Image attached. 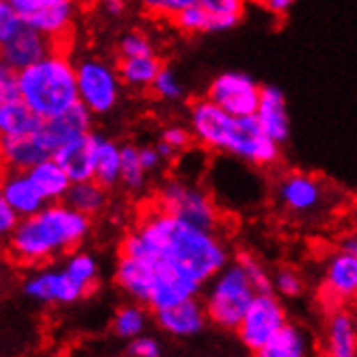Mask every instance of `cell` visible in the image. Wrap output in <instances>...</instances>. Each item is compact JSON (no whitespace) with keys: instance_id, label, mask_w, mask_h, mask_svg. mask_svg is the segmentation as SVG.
I'll return each mask as SVG.
<instances>
[{"instance_id":"6da1fadb","label":"cell","mask_w":357,"mask_h":357,"mask_svg":"<svg viewBox=\"0 0 357 357\" xmlns=\"http://www.w3.org/2000/svg\"><path fill=\"white\" fill-rule=\"evenodd\" d=\"M119 254L158 260L202 286L232 260V249L221 232L186 223L156 204L139 215L135 227L121 238Z\"/></svg>"},{"instance_id":"7a4b0ae2","label":"cell","mask_w":357,"mask_h":357,"mask_svg":"<svg viewBox=\"0 0 357 357\" xmlns=\"http://www.w3.org/2000/svg\"><path fill=\"white\" fill-rule=\"evenodd\" d=\"M91 229V217L78 213L66 202H48L35 215L17 219L5 241V251L17 266H44L78 249L89 238Z\"/></svg>"},{"instance_id":"3957f363","label":"cell","mask_w":357,"mask_h":357,"mask_svg":"<svg viewBox=\"0 0 357 357\" xmlns=\"http://www.w3.org/2000/svg\"><path fill=\"white\" fill-rule=\"evenodd\" d=\"M17 98L41 119H50L78 102L76 66L68 46H59L44 59L17 72Z\"/></svg>"},{"instance_id":"277c9868","label":"cell","mask_w":357,"mask_h":357,"mask_svg":"<svg viewBox=\"0 0 357 357\" xmlns=\"http://www.w3.org/2000/svg\"><path fill=\"white\" fill-rule=\"evenodd\" d=\"M204 286L202 303L208 323L223 331H234L243 312L256 295V288L247 278L243 264L238 260H229Z\"/></svg>"},{"instance_id":"5b68a950","label":"cell","mask_w":357,"mask_h":357,"mask_svg":"<svg viewBox=\"0 0 357 357\" xmlns=\"http://www.w3.org/2000/svg\"><path fill=\"white\" fill-rule=\"evenodd\" d=\"M154 204L186 223L197 225L202 229L219 232L223 225V210L219 208L213 193L204 186L186 180V178H169L154 197Z\"/></svg>"},{"instance_id":"8992f818","label":"cell","mask_w":357,"mask_h":357,"mask_svg":"<svg viewBox=\"0 0 357 357\" xmlns=\"http://www.w3.org/2000/svg\"><path fill=\"white\" fill-rule=\"evenodd\" d=\"M273 197L282 215L310 223L329 213L331 186L317 174L286 172L275 180Z\"/></svg>"},{"instance_id":"52a82bcc","label":"cell","mask_w":357,"mask_h":357,"mask_svg":"<svg viewBox=\"0 0 357 357\" xmlns=\"http://www.w3.org/2000/svg\"><path fill=\"white\" fill-rule=\"evenodd\" d=\"M74 66L78 102L93 117L113 113L121 98V80L115 63L102 56H82Z\"/></svg>"},{"instance_id":"ba28073f","label":"cell","mask_w":357,"mask_h":357,"mask_svg":"<svg viewBox=\"0 0 357 357\" xmlns=\"http://www.w3.org/2000/svg\"><path fill=\"white\" fill-rule=\"evenodd\" d=\"M286 321L288 317L282 297L275 295L273 290H264V292H256L254 299L249 301L234 333L238 335L241 344L247 351L258 355V351L273 338V333Z\"/></svg>"},{"instance_id":"9c48e42d","label":"cell","mask_w":357,"mask_h":357,"mask_svg":"<svg viewBox=\"0 0 357 357\" xmlns=\"http://www.w3.org/2000/svg\"><path fill=\"white\" fill-rule=\"evenodd\" d=\"M22 22L44 33L59 46H68V37L78 17V0H9Z\"/></svg>"},{"instance_id":"30bf717a","label":"cell","mask_w":357,"mask_h":357,"mask_svg":"<svg viewBox=\"0 0 357 357\" xmlns=\"http://www.w3.org/2000/svg\"><path fill=\"white\" fill-rule=\"evenodd\" d=\"M225 154L238 158L243 165L254 167V169H271L282 158V145L262 132L254 115L234 117Z\"/></svg>"},{"instance_id":"8fae6325","label":"cell","mask_w":357,"mask_h":357,"mask_svg":"<svg viewBox=\"0 0 357 357\" xmlns=\"http://www.w3.org/2000/svg\"><path fill=\"white\" fill-rule=\"evenodd\" d=\"M22 292L35 303L41 305H72L89 295L82 290L63 266H35L29 271V275L22 282Z\"/></svg>"},{"instance_id":"7c38bea8","label":"cell","mask_w":357,"mask_h":357,"mask_svg":"<svg viewBox=\"0 0 357 357\" xmlns=\"http://www.w3.org/2000/svg\"><path fill=\"white\" fill-rule=\"evenodd\" d=\"M234 117L227 115L213 100L197 98L188 107V132L193 137V143L208 152L225 154L229 135H232Z\"/></svg>"},{"instance_id":"4fadbf2b","label":"cell","mask_w":357,"mask_h":357,"mask_svg":"<svg viewBox=\"0 0 357 357\" xmlns=\"http://www.w3.org/2000/svg\"><path fill=\"white\" fill-rule=\"evenodd\" d=\"M206 98L213 100L232 117H249L256 113L260 85L245 72H223L208 85Z\"/></svg>"},{"instance_id":"5bb4252c","label":"cell","mask_w":357,"mask_h":357,"mask_svg":"<svg viewBox=\"0 0 357 357\" xmlns=\"http://www.w3.org/2000/svg\"><path fill=\"white\" fill-rule=\"evenodd\" d=\"M357 295V254L335 249L323 264L321 301L329 307L347 305Z\"/></svg>"},{"instance_id":"9a60e30c","label":"cell","mask_w":357,"mask_h":357,"mask_svg":"<svg viewBox=\"0 0 357 357\" xmlns=\"http://www.w3.org/2000/svg\"><path fill=\"white\" fill-rule=\"evenodd\" d=\"M54 48H59L56 41H52L44 33L22 24L3 46H0V59H3L7 66H11L15 72H20L33 66V63H37L39 59H44L46 54H50Z\"/></svg>"},{"instance_id":"2e32d148","label":"cell","mask_w":357,"mask_h":357,"mask_svg":"<svg viewBox=\"0 0 357 357\" xmlns=\"http://www.w3.org/2000/svg\"><path fill=\"white\" fill-rule=\"evenodd\" d=\"M152 314L156 317L158 329L174 335V338H193V335H199L208 323L204 303L199 297L178 301Z\"/></svg>"},{"instance_id":"e0dca14e","label":"cell","mask_w":357,"mask_h":357,"mask_svg":"<svg viewBox=\"0 0 357 357\" xmlns=\"http://www.w3.org/2000/svg\"><path fill=\"white\" fill-rule=\"evenodd\" d=\"M91 128H93V115L80 102H76L68 111L41 121L39 137L48 145V150L54 152L59 145L91 132Z\"/></svg>"},{"instance_id":"ac0fdd59","label":"cell","mask_w":357,"mask_h":357,"mask_svg":"<svg viewBox=\"0 0 357 357\" xmlns=\"http://www.w3.org/2000/svg\"><path fill=\"white\" fill-rule=\"evenodd\" d=\"M323 351L329 357H353L357 353V325L347 305L327 310L323 327Z\"/></svg>"},{"instance_id":"d6986e66","label":"cell","mask_w":357,"mask_h":357,"mask_svg":"<svg viewBox=\"0 0 357 357\" xmlns=\"http://www.w3.org/2000/svg\"><path fill=\"white\" fill-rule=\"evenodd\" d=\"M288 104L286 96L280 87H260V100L256 107V121L262 132L275 143L284 145L290 139V117H288Z\"/></svg>"},{"instance_id":"ffe728a7","label":"cell","mask_w":357,"mask_h":357,"mask_svg":"<svg viewBox=\"0 0 357 357\" xmlns=\"http://www.w3.org/2000/svg\"><path fill=\"white\" fill-rule=\"evenodd\" d=\"M0 197L17 219L35 215L46 204L26 172H0Z\"/></svg>"},{"instance_id":"44dd1931","label":"cell","mask_w":357,"mask_h":357,"mask_svg":"<svg viewBox=\"0 0 357 357\" xmlns=\"http://www.w3.org/2000/svg\"><path fill=\"white\" fill-rule=\"evenodd\" d=\"M96 139L98 132H87L76 137L68 143L59 145L52 152V158L61 165V169L68 174L72 182L93 178V158H96Z\"/></svg>"},{"instance_id":"7402d4cb","label":"cell","mask_w":357,"mask_h":357,"mask_svg":"<svg viewBox=\"0 0 357 357\" xmlns=\"http://www.w3.org/2000/svg\"><path fill=\"white\" fill-rule=\"evenodd\" d=\"M48 156H52V152L41 141L39 132L26 137H3V143H0V162H3V169L29 172L33 165Z\"/></svg>"},{"instance_id":"603a6c76","label":"cell","mask_w":357,"mask_h":357,"mask_svg":"<svg viewBox=\"0 0 357 357\" xmlns=\"http://www.w3.org/2000/svg\"><path fill=\"white\" fill-rule=\"evenodd\" d=\"M63 202H66L68 206H72L74 210H78V213L96 219L109 210L111 191L107 186H102L100 182H96L93 178H89V180L72 182L66 197H63Z\"/></svg>"},{"instance_id":"cb8c5ba5","label":"cell","mask_w":357,"mask_h":357,"mask_svg":"<svg viewBox=\"0 0 357 357\" xmlns=\"http://www.w3.org/2000/svg\"><path fill=\"white\" fill-rule=\"evenodd\" d=\"M314 351L310 333L295 325V323H284L273 338L258 351L260 357H305Z\"/></svg>"},{"instance_id":"d4e9b609","label":"cell","mask_w":357,"mask_h":357,"mask_svg":"<svg viewBox=\"0 0 357 357\" xmlns=\"http://www.w3.org/2000/svg\"><path fill=\"white\" fill-rule=\"evenodd\" d=\"M115 68L123 87H130L135 91H148L158 70L162 68V61L156 52L139 56H119Z\"/></svg>"},{"instance_id":"484cf974","label":"cell","mask_w":357,"mask_h":357,"mask_svg":"<svg viewBox=\"0 0 357 357\" xmlns=\"http://www.w3.org/2000/svg\"><path fill=\"white\" fill-rule=\"evenodd\" d=\"M26 174L33 180L37 193L44 197L46 204L48 202H63V197H66L68 188L72 184L68 174L61 169V165L52 156H48L44 160H39L37 165H33Z\"/></svg>"},{"instance_id":"4316f807","label":"cell","mask_w":357,"mask_h":357,"mask_svg":"<svg viewBox=\"0 0 357 357\" xmlns=\"http://www.w3.org/2000/svg\"><path fill=\"white\" fill-rule=\"evenodd\" d=\"M41 117H37L22 100H11L0 104V137H26L41 128Z\"/></svg>"},{"instance_id":"83f0119b","label":"cell","mask_w":357,"mask_h":357,"mask_svg":"<svg viewBox=\"0 0 357 357\" xmlns=\"http://www.w3.org/2000/svg\"><path fill=\"white\" fill-rule=\"evenodd\" d=\"M93 180L107 186L109 191L119 186V143L102 135L96 139Z\"/></svg>"},{"instance_id":"f1b7e54d","label":"cell","mask_w":357,"mask_h":357,"mask_svg":"<svg viewBox=\"0 0 357 357\" xmlns=\"http://www.w3.org/2000/svg\"><path fill=\"white\" fill-rule=\"evenodd\" d=\"M63 268L68 271V275L87 292L91 297L100 286V264L98 258L91 251H82V249H72L70 254H66V262Z\"/></svg>"},{"instance_id":"f546056e","label":"cell","mask_w":357,"mask_h":357,"mask_svg":"<svg viewBox=\"0 0 357 357\" xmlns=\"http://www.w3.org/2000/svg\"><path fill=\"white\" fill-rule=\"evenodd\" d=\"M148 178L139 162V145H119V186H123L128 195H141L148 188Z\"/></svg>"},{"instance_id":"4dcf8cb0","label":"cell","mask_w":357,"mask_h":357,"mask_svg":"<svg viewBox=\"0 0 357 357\" xmlns=\"http://www.w3.org/2000/svg\"><path fill=\"white\" fill-rule=\"evenodd\" d=\"M150 325V310L139 301H130L121 305L113 317V333L121 340H132L137 335L148 331Z\"/></svg>"},{"instance_id":"1f68e13d","label":"cell","mask_w":357,"mask_h":357,"mask_svg":"<svg viewBox=\"0 0 357 357\" xmlns=\"http://www.w3.org/2000/svg\"><path fill=\"white\" fill-rule=\"evenodd\" d=\"M154 98L162 100V102H180L186 96V89L182 85V80L178 78V74L162 63V68L158 70L156 78L152 80L150 89Z\"/></svg>"},{"instance_id":"d6a6232c","label":"cell","mask_w":357,"mask_h":357,"mask_svg":"<svg viewBox=\"0 0 357 357\" xmlns=\"http://www.w3.org/2000/svg\"><path fill=\"white\" fill-rule=\"evenodd\" d=\"M172 24L186 37L204 35L208 33V13L197 3H191L172 17Z\"/></svg>"},{"instance_id":"836d02e7","label":"cell","mask_w":357,"mask_h":357,"mask_svg":"<svg viewBox=\"0 0 357 357\" xmlns=\"http://www.w3.org/2000/svg\"><path fill=\"white\" fill-rule=\"evenodd\" d=\"M271 288L275 295H280L284 299H297L303 295L305 282L297 268L282 266V268H278L275 275H271Z\"/></svg>"},{"instance_id":"e575fe53","label":"cell","mask_w":357,"mask_h":357,"mask_svg":"<svg viewBox=\"0 0 357 357\" xmlns=\"http://www.w3.org/2000/svg\"><path fill=\"white\" fill-rule=\"evenodd\" d=\"M154 46L150 37L141 31H128L123 33L117 41V54L119 56H139V54H152Z\"/></svg>"},{"instance_id":"d590c367","label":"cell","mask_w":357,"mask_h":357,"mask_svg":"<svg viewBox=\"0 0 357 357\" xmlns=\"http://www.w3.org/2000/svg\"><path fill=\"white\" fill-rule=\"evenodd\" d=\"M195 3L210 15L243 20L247 5L251 3V0H195Z\"/></svg>"},{"instance_id":"8d00e7d4","label":"cell","mask_w":357,"mask_h":357,"mask_svg":"<svg viewBox=\"0 0 357 357\" xmlns=\"http://www.w3.org/2000/svg\"><path fill=\"white\" fill-rule=\"evenodd\" d=\"M236 260L243 264V268H245V273H247V278L251 280V284H254L256 292L273 290V288H271V273L266 271V266H264L256 256H251V254H247V251H243V254H238Z\"/></svg>"},{"instance_id":"74e56055","label":"cell","mask_w":357,"mask_h":357,"mask_svg":"<svg viewBox=\"0 0 357 357\" xmlns=\"http://www.w3.org/2000/svg\"><path fill=\"white\" fill-rule=\"evenodd\" d=\"M141 11L156 20H172L180 9L195 3V0H137Z\"/></svg>"},{"instance_id":"f35d334b","label":"cell","mask_w":357,"mask_h":357,"mask_svg":"<svg viewBox=\"0 0 357 357\" xmlns=\"http://www.w3.org/2000/svg\"><path fill=\"white\" fill-rule=\"evenodd\" d=\"M160 141L172 145L178 154L188 152V148L193 145V137H191V132H188V128L186 126H178V123H172V126H167V128H162Z\"/></svg>"},{"instance_id":"ab89813d","label":"cell","mask_w":357,"mask_h":357,"mask_svg":"<svg viewBox=\"0 0 357 357\" xmlns=\"http://www.w3.org/2000/svg\"><path fill=\"white\" fill-rule=\"evenodd\" d=\"M22 17L17 15V11L13 9V5L9 0H0V46L22 26Z\"/></svg>"},{"instance_id":"60d3db41","label":"cell","mask_w":357,"mask_h":357,"mask_svg":"<svg viewBox=\"0 0 357 357\" xmlns=\"http://www.w3.org/2000/svg\"><path fill=\"white\" fill-rule=\"evenodd\" d=\"M126 353L132 355V357H158V355H162V347L154 335L141 333V335H137V338L128 340V349H126Z\"/></svg>"},{"instance_id":"b9f144b4","label":"cell","mask_w":357,"mask_h":357,"mask_svg":"<svg viewBox=\"0 0 357 357\" xmlns=\"http://www.w3.org/2000/svg\"><path fill=\"white\" fill-rule=\"evenodd\" d=\"M17 100V72L0 59V104Z\"/></svg>"},{"instance_id":"7bdbcfd3","label":"cell","mask_w":357,"mask_h":357,"mask_svg":"<svg viewBox=\"0 0 357 357\" xmlns=\"http://www.w3.org/2000/svg\"><path fill=\"white\" fill-rule=\"evenodd\" d=\"M139 162H141L143 172L148 174V176L160 172V167L165 165L162 158L158 156V152H156L154 145H141V148H139Z\"/></svg>"},{"instance_id":"ee69618b","label":"cell","mask_w":357,"mask_h":357,"mask_svg":"<svg viewBox=\"0 0 357 357\" xmlns=\"http://www.w3.org/2000/svg\"><path fill=\"white\" fill-rule=\"evenodd\" d=\"M251 3H256L260 5L264 11H268L271 15H275V17H284L290 13V9L295 7L297 0H251Z\"/></svg>"},{"instance_id":"f6af8a7d","label":"cell","mask_w":357,"mask_h":357,"mask_svg":"<svg viewBox=\"0 0 357 357\" xmlns=\"http://www.w3.org/2000/svg\"><path fill=\"white\" fill-rule=\"evenodd\" d=\"M15 223H17V217L7 208L3 197H0V245H5V241L9 238Z\"/></svg>"},{"instance_id":"bcb514c9","label":"cell","mask_w":357,"mask_h":357,"mask_svg":"<svg viewBox=\"0 0 357 357\" xmlns=\"http://www.w3.org/2000/svg\"><path fill=\"white\" fill-rule=\"evenodd\" d=\"M102 11L109 17H121L130 7V0H100Z\"/></svg>"},{"instance_id":"7dc6e473","label":"cell","mask_w":357,"mask_h":357,"mask_svg":"<svg viewBox=\"0 0 357 357\" xmlns=\"http://www.w3.org/2000/svg\"><path fill=\"white\" fill-rule=\"evenodd\" d=\"M154 148H156L158 156L162 158V162H176V160H178V156H180V154L172 148V145H167V143H165V141H160V139L156 141Z\"/></svg>"},{"instance_id":"c3c4849f","label":"cell","mask_w":357,"mask_h":357,"mask_svg":"<svg viewBox=\"0 0 357 357\" xmlns=\"http://www.w3.org/2000/svg\"><path fill=\"white\" fill-rule=\"evenodd\" d=\"M338 249L349 251V254H357V241H355V234L349 232L347 236H342L340 243H338Z\"/></svg>"},{"instance_id":"681fc988","label":"cell","mask_w":357,"mask_h":357,"mask_svg":"<svg viewBox=\"0 0 357 357\" xmlns=\"http://www.w3.org/2000/svg\"><path fill=\"white\" fill-rule=\"evenodd\" d=\"M0 143H3V137H0ZM0 172H3V162H0Z\"/></svg>"}]
</instances>
